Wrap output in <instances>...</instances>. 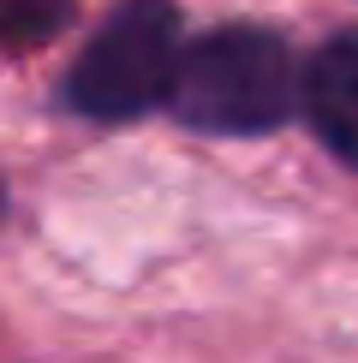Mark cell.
Masks as SVG:
<instances>
[{"label": "cell", "instance_id": "cell-3", "mask_svg": "<svg viewBox=\"0 0 358 363\" xmlns=\"http://www.w3.org/2000/svg\"><path fill=\"white\" fill-rule=\"evenodd\" d=\"M305 113L310 131L322 138V149L335 161L358 167V30H340L328 36L317 60L305 66Z\"/></svg>", "mask_w": 358, "mask_h": 363}, {"label": "cell", "instance_id": "cell-1", "mask_svg": "<svg viewBox=\"0 0 358 363\" xmlns=\"http://www.w3.org/2000/svg\"><path fill=\"white\" fill-rule=\"evenodd\" d=\"M298 89L305 78L287 42L257 24H227L179 48L168 108L179 125L209 138H263L293 119Z\"/></svg>", "mask_w": 358, "mask_h": 363}, {"label": "cell", "instance_id": "cell-2", "mask_svg": "<svg viewBox=\"0 0 358 363\" xmlns=\"http://www.w3.org/2000/svg\"><path fill=\"white\" fill-rule=\"evenodd\" d=\"M179 60V6L173 0H119L108 24L84 42L66 78V108L96 125H126L168 101Z\"/></svg>", "mask_w": 358, "mask_h": 363}, {"label": "cell", "instance_id": "cell-4", "mask_svg": "<svg viewBox=\"0 0 358 363\" xmlns=\"http://www.w3.org/2000/svg\"><path fill=\"white\" fill-rule=\"evenodd\" d=\"M72 18V0H0V42L6 48H42Z\"/></svg>", "mask_w": 358, "mask_h": 363}]
</instances>
